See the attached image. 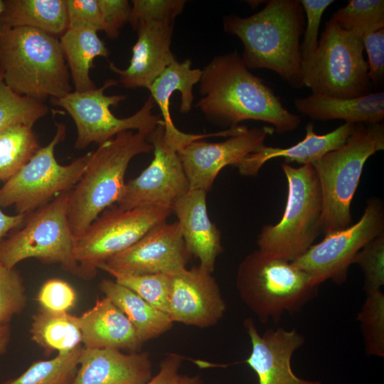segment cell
<instances>
[{"instance_id":"cell-17","label":"cell","mask_w":384,"mask_h":384,"mask_svg":"<svg viewBox=\"0 0 384 384\" xmlns=\"http://www.w3.org/2000/svg\"><path fill=\"white\" fill-rule=\"evenodd\" d=\"M225 309L210 272L198 266L171 274L166 314L173 322L208 327L219 321Z\"/></svg>"},{"instance_id":"cell-40","label":"cell","mask_w":384,"mask_h":384,"mask_svg":"<svg viewBox=\"0 0 384 384\" xmlns=\"http://www.w3.org/2000/svg\"><path fill=\"white\" fill-rule=\"evenodd\" d=\"M76 299L73 287L67 282L57 278L45 282L36 296L40 309L54 313L68 312L75 306Z\"/></svg>"},{"instance_id":"cell-33","label":"cell","mask_w":384,"mask_h":384,"mask_svg":"<svg viewBox=\"0 0 384 384\" xmlns=\"http://www.w3.org/2000/svg\"><path fill=\"white\" fill-rule=\"evenodd\" d=\"M48 110L43 102L12 91L4 82L0 72V131L18 123L33 126Z\"/></svg>"},{"instance_id":"cell-24","label":"cell","mask_w":384,"mask_h":384,"mask_svg":"<svg viewBox=\"0 0 384 384\" xmlns=\"http://www.w3.org/2000/svg\"><path fill=\"white\" fill-rule=\"evenodd\" d=\"M296 110L318 121L342 119L351 124H376L384 119V92L354 97H335L311 94L294 100Z\"/></svg>"},{"instance_id":"cell-47","label":"cell","mask_w":384,"mask_h":384,"mask_svg":"<svg viewBox=\"0 0 384 384\" xmlns=\"http://www.w3.org/2000/svg\"><path fill=\"white\" fill-rule=\"evenodd\" d=\"M4 9V0H0V16Z\"/></svg>"},{"instance_id":"cell-2","label":"cell","mask_w":384,"mask_h":384,"mask_svg":"<svg viewBox=\"0 0 384 384\" xmlns=\"http://www.w3.org/2000/svg\"><path fill=\"white\" fill-rule=\"evenodd\" d=\"M304 27L299 0H270L249 17L233 14L223 21L224 31L241 41L248 69L272 70L295 89L304 86L299 43Z\"/></svg>"},{"instance_id":"cell-43","label":"cell","mask_w":384,"mask_h":384,"mask_svg":"<svg viewBox=\"0 0 384 384\" xmlns=\"http://www.w3.org/2000/svg\"><path fill=\"white\" fill-rule=\"evenodd\" d=\"M361 41L368 56V78L375 85L384 75V28L365 34Z\"/></svg>"},{"instance_id":"cell-42","label":"cell","mask_w":384,"mask_h":384,"mask_svg":"<svg viewBox=\"0 0 384 384\" xmlns=\"http://www.w3.org/2000/svg\"><path fill=\"white\" fill-rule=\"evenodd\" d=\"M102 14L103 31L110 39L117 38L120 29L129 21L132 6L127 0H97Z\"/></svg>"},{"instance_id":"cell-39","label":"cell","mask_w":384,"mask_h":384,"mask_svg":"<svg viewBox=\"0 0 384 384\" xmlns=\"http://www.w3.org/2000/svg\"><path fill=\"white\" fill-rule=\"evenodd\" d=\"M129 23L133 30L149 21L174 22L181 14L184 0H134Z\"/></svg>"},{"instance_id":"cell-38","label":"cell","mask_w":384,"mask_h":384,"mask_svg":"<svg viewBox=\"0 0 384 384\" xmlns=\"http://www.w3.org/2000/svg\"><path fill=\"white\" fill-rule=\"evenodd\" d=\"M334 0H301L300 3L306 17L304 38L300 44L304 74L309 67L318 48L319 31L322 16Z\"/></svg>"},{"instance_id":"cell-5","label":"cell","mask_w":384,"mask_h":384,"mask_svg":"<svg viewBox=\"0 0 384 384\" xmlns=\"http://www.w3.org/2000/svg\"><path fill=\"white\" fill-rule=\"evenodd\" d=\"M383 150V124H356L343 145L311 164L321 192V233L324 235L351 225V204L364 165L368 158Z\"/></svg>"},{"instance_id":"cell-30","label":"cell","mask_w":384,"mask_h":384,"mask_svg":"<svg viewBox=\"0 0 384 384\" xmlns=\"http://www.w3.org/2000/svg\"><path fill=\"white\" fill-rule=\"evenodd\" d=\"M40 148L31 125L14 124L0 131V181L14 176Z\"/></svg>"},{"instance_id":"cell-29","label":"cell","mask_w":384,"mask_h":384,"mask_svg":"<svg viewBox=\"0 0 384 384\" xmlns=\"http://www.w3.org/2000/svg\"><path fill=\"white\" fill-rule=\"evenodd\" d=\"M30 333L31 340L46 352L65 354L82 343L78 316L68 312L54 313L39 308L32 317Z\"/></svg>"},{"instance_id":"cell-32","label":"cell","mask_w":384,"mask_h":384,"mask_svg":"<svg viewBox=\"0 0 384 384\" xmlns=\"http://www.w3.org/2000/svg\"><path fill=\"white\" fill-rule=\"evenodd\" d=\"M331 18L361 39L365 34L384 28V1L351 0Z\"/></svg>"},{"instance_id":"cell-45","label":"cell","mask_w":384,"mask_h":384,"mask_svg":"<svg viewBox=\"0 0 384 384\" xmlns=\"http://www.w3.org/2000/svg\"><path fill=\"white\" fill-rule=\"evenodd\" d=\"M26 214H17L8 215L0 209V240L8 233L9 231L21 227L25 220Z\"/></svg>"},{"instance_id":"cell-15","label":"cell","mask_w":384,"mask_h":384,"mask_svg":"<svg viewBox=\"0 0 384 384\" xmlns=\"http://www.w3.org/2000/svg\"><path fill=\"white\" fill-rule=\"evenodd\" d=\"M190 255L178 222L164 221L110 257L100 269L109 274H172L186 268Z\"/></svg>"},{"instance_id":"cell-6","label":"cell","mask_w":384,"mask_h":384,"mask_svg":"<svg viewBox=\"0 0 384 384\" xmlns=\"http://www.w3.org/2000/svg\"><path fill=\"white\" fill-rule=\"evenodd\" d=\"M236 286L243 302L262 323L300 311L319 287L292 262L259 249L240 262Z\"/></svg>"},{"instance_id":"cell-28","label":"cell","mask_w":384,"mask_h":384,"mask_svg":"<svg viewBox=\"0 0 384 384\" xmlns=\"http://www.w3.org/2000/svg\"><path fill=\"white\" fill-rule=\"evenodd\" d=\"M201 74V70L191 68V60L183 62L176 60L151 84L149 89L150 96L159 107L166 129L176 127L170 114L171 96L175 91H178L181 100L180 111L188 112L194 99L193 86L200 82Z\"/></svg>"},{"instance_id":"cell-20","label":"cell","mask_w":384,"mask_h":384,"mask_svg":"<svg viewBox=\"0 0 384 384\" xmlns=\"http://www.w3.org/2000/svg\"><path fill=\"white\" fill-rule=\"evenodd\" d=\"M151 377L147 352L124 353L117 349L83 347L71 384H144Z\"/></svg>"},{"instance_id":"cell-16","label":"cell","mask_w":384,"mask_h":384,"mask_svg":"<svg viewBox=\"0 0 384 384\" xmlns=\"http://www.w3.org/2000/svg\"><path fill=\"white\" fill-rule=\"evenodd\" d=\"M274 132L272 127H255L220 142L200 139L184 146L178 153L190 189L207 193L224 167L229 165L237 167L246 156L265 145V139Z\"/></svg>"},{"instance_id":"cell-18","label":"cell","mask_w":384,"mask_h":384,"mask_svg":"<svg viewBox=\"0 0 384 384\" xmlns=\"http://www.w3.org/2000/svg\"><path fill=\"white\" fill-rule=\"evenodd\" d=\"M244 326L252 346L245 362L257 375L259 384H321L299 378L292 370V355L304 342L295 329H268L260 335L252 319H247Z\"/></svg>"},{"instance_id":"cell-27","label":"cell","mask_w":384,"mask_h":384,"mask_svg":"<svg viewBox=\"0 0 384 384\" xmlns=\"http://www.w3.org/2000/svg\"><path fill=\"white\" fill-rule=\"evenodd\" d=\"M73 83L77 92L96 88L90 75L96 57L107 58L110 53L97 31L68 28L59 38Z\"/></svg>"},{"instance_id":"cell-44","label":"cell","mask_w":384,"mask_h":384,"mask_svg":"<svg viewBox=\"0 0 384 384\" xmlns=\"http://www.w3.org/2000/svg\"><path fill=\"white\" fill-rule=\"evenodd\" d=\"M182 358L171 353L160 363L159 372L144 384H203L199 375L189 376L179 373Z\"/></svg>"},{"instance_id":"cell-12","label":"cell","mask_w":384,"mask_h":384,"mask_svg":"<svg viewBox=\"0 0 384 384\" xmlns=\"http://www.w3.org/2000/svg\"><path fill=\"white\" fill-rule=\"evenodd\" d=\"M170 208L158 206L129 210L105 209L79 236L74 253L78 277L91 279L110 257L130 247L155 225L166 221Z\"/></svg>"},{"instance_id":"cell-41","label":"cell","mask_w":384,"mask_h":384,"mask_svg":"<svg viewBox=\"0 0 384 384\" xmlns=\"http://www.w3.org/2000/svg\"><path fill=\"white\" fill-rule=\"evenodd\" d=\"M68 28L103 31L104 24L97 0H65Z\"/></svg>"},{"instance_id":"cell-22","label":"cell","mask_w":384,"mask_h":384,"mask_svg":"<svg viewBox=\"0 0 384 384\" xmlns=\"http://www.w3.org/2000/svg\"><path fill=\"white\" fill-rule=\"evenodd\" d=\"M82 343L87 348H112L139 352L143 343L134 326L109 298L97 299L78 316Z\"/></svg>"},{"instance_id":"cell-25","label":"cell","mask_w":384,"mask_h":384,"mask_svg":"<svg viewBox=\"0 0 384 384\" xmlns=\"http://www.w3.org/2000/svg\"><path fill=\"white\" fill-rule=\"evenodd\" d=\"M100 291L127 317L142 343L170 330L173 321L164 311L151 305L129 288L111 279H103Z\"/></svg>"},{"instance_id":"cell-34","label":"cell","mask_w":384,"mask_h":384,"mask_svg":"<svg viewBox=\"0 0 384 384\" xmlns=\"http://www.w3.org/2000/svg\"><path fill=\"white\" fill-rule=\"evenodd\" d=\"M357 319L361 323L365 351L368 356L384 357V294H366Z\"/></svg>"},{"instance_id":"cell-46","label":"cell","mask_w":384,"mask_h":384,"mask_svg":"<svg viewBox=\"0 0 384 384\" xmlns=\"http://www.w3.org/2000/svg\"><path fill=\"white\" fill-rule=\"evenodd\" d=\"M11 337L9 324H0V355L6 351Z\"/></svg>"},{"instance_id":"cell-23","label":"cell","mask_w":384,"mask_h":384,"mask_svg":"<svg viewBox=\"0 0 384 384\" xmlns=\"http://www.w3.org/2000/svg\"><path fill=\"white\" fill-rule=\"evenodd\" d=\"M355 127L354 124L345 122L330 132L318 134L314 124L309 123L304 138L297 144L285 148L263 145L246 156L237 167L241 175L251 176L257 175L266 162L276 158H282L287 164H311L326 153L343 145Z\"/></svg>"},{"instance_id":"cell-11","label":"cell","mask_w":384,"mask_h":384,"mask_svg":"<svg viewBox=\"0 0 384 384\" xmlns=\"http://www.w3.org/2000/svg\"><path fill=\"white\" fill-rule=\"evenodd\" d=\"M56 132L36 154L0 188V208L14 206L17 214H28L59 194L70 191L80 180L92 157V151L70 164L60 165L54 151L64 140L66 127L56 122Z\"/></svg>"},{"instance_id":"cell-21","label":"cell","mask_w":384,"mask_h":384,"mask_svg":"<svg viewBox=\"0 0 384 384\" xmlns=\"http://www.w3.org/2000/svg\"><path fill=\"white\" fill-rule=\"evenodd\" d=\"M171 210L178 218L189 254L199 259L201 268L212 273L223 246L220 232L208 215L206 192L190 189L175 202Z\"/></svg>"},{"instance_id":"cell-1","label":"cell","mask_w":384,"mask_h":384,"mask_svg":"<svg viewBox=\"0 0 384 384\" xmlns=\"http://www.w3.org/2000/svg\"><path fill=\"white\" fill-rule=\"evenodd\" d=\"M202 96L197 107L212 122L234 128L245 120L272 124L279 134L299 127L300 116L289 112L261 78L253 75L237 52L215 57L202 70Z\"/></svg>"},{"instance_id":"cell-9","label":"cell","mask_w":384,"mask_h":384,"mask_svg":"<svg viewBox=\"0 0 384 384\" xmlns=\"http://www.w3.org/2000/svg\"><path fill=\"white\" fill-rule=\"evenodd\" d=\"M69 192L26 214L20 229L0 240V263L11 269L23 260L35 258L43 264H59L78 275L75 236L68 218Z\"/></svg>"},{"instance_id":"cell-13","label":"cell","mask_w":384,"mask_h":384,"mask_svg":"<svg viewBox=\"0 0 384 384\" xmlns=\"http://www.w3.org/2000/svg\"><path fill=\"white\" fill-rule=\"evenodd\" d=\"M117 83V80L109 79L100 87L85 92H70L61 98L53 100V104L63 107L75 122V149H84L92 143L100 145L125 131L150 134L161 121L152 113L156 104L151 96L133 115L126 118L114 115L110 107L119 105L126 96L107 95L105 91Z\"/></svg>"},{"instance_id":"cell-4","label":"cell","mask_w":384,"mask_h":384,"mask_svg":"<svg viewBox=\"0 0 384 384\" xmlns=\"http://www.w3.org/2000/svg\"><path fill=\"white\" fill-rule=\"evenodd\" d=\"M149 134L125 131L99 145L82 176L70 191L68 218L75 238L118 201L131 160L152 150Z\"/></svg>"},{"instance_id":"cell-3","label":"cell","mask_w":384,"mask_h":384,"mask_svg":"<svg viewBox=\"0 0 384 384\" xmlns=\"http://www.w3.org/2000/svg\"><path fill=\"white\" fill-rule=\"evenodd\" d=\"M0 72L15 93L43 102L72 92L59 38L38 29L0 27Z\"/></svg>"},{"instance_id":"cell-35","label":"cell","mask_w":384,"mask_h":384,"mask_svg":"<svg viewBox=\"0 0 384 384\" xmlns=\"http://www.w3.org/2000/svg\"><path fill=\"white\" fill-rule=\"evenodd\" d=\"M110 274L114 277L115 282L129 288L151 305L166 314L171 274Z\"/></svg>"},{"instance_id":"cell-37","label":"cell","mask_w":384,"mask_h":384,"mask_svg":"<svg viewBox=\"0 0 384 384\" xmlns=\"http://www.w3.org/2000/svg\"><path fill=\"white\" fill-rule=\"evenodd\" d=\"M353 264L361 268L366 294L381 290L384 284V233L368 242L355 256Z\"/></svg>"},{"instance_id":"cell-10","label":"cell","mask_w":384,"mask_h":384,"mask_svg":"<svg viewBox=\"0 0 384 384\" xmlns=\"http://www.w3.org/2000/svg\"><path fill=\"white\" fill-rule=\"evenodd\" d=\"M363 52L361 38L331 18L304 74V85L312 94L335 97H354L369 93L370 81Z\"/></svg>"},{"instance_id":"cell-36","label":"cell","mask_w":384,"mask_h":384,"mask_svg":"<svg viewBox=\"0 0 384 384\" xmlns=\"http://www.w3.org/2000/svg\"><path fill=\"white\" fill-rule=\"evenodd\" d=\"M27 302L23 278L15 268L0 263V324H8Z\"/></svg>"},{"instance_id":"cell-31","label":"cell","mask_w":384,"mask_h":384,"mask_svg":"<svg viewBox=\"0 0 384 384\" xmlns=\"http://www.w3.org/2000/svg\"><path fill=\"white\" fill-rule=\"evenodd\" d=\"M83 346L52 359L33 362L18 377L2 384H71L78 369Z\"/></svg>"},{"instance_id":"cell-8","label":"cell","mask_w":384,"mask_h":384,"mask_svg":"<svg viewBox=\"0 0 384 384\" xmlns=\"http://www.w3.org/2000/svg\"><path fill=\"white\" fill-rule=\"evenodd\" d=\"M287 182L286 206L280 220L262 227L258 249L292 262L302 256L321 233L322 196L311 164H281Z\"/></svg>"},{"instance_id":"cell-26","label":"cell","mask_w":384,"mask_h":384,"mask_svg":"<svg viewBox=\"0 0 384 384\" xmlns=\"http://www.w3.org/2000/svg\"><path fill=\"white\" fill-rule=\"evenodd\" d=\"M0 27H28L61 36L68 29L65 0H4Z\"/></svg>"},{"instance_id":"cell-14","label":"cell","mask_w":384,"mask_h":384,"mask_svg":"<svg viewBox=\"0 0 384 384\" xmlns=\"http://www.w3.org/2000/svg\"><path fill=\"white\" fill-rule=\"evenodd\" d=\"M384 233V205L370 198L361 218L354 224L331 233L313 244L292 262L306 272L317 286L326 280L344 283L356 254L370 240Z\"/></svg>"},{"instance_id":"cell-7","label":"cell","mask_w":384,"mask_h":384,"mask_svg":"<svg viewBox=\"0 0 384 384\" xmlns=\"http://www.w3.org/2000/svg\"><path fill=\"white\" fill-rule=\"evenodd\" d=\"M237 127L210 134H189L176 127L166 129L161 121L148 136L154 159L136 178L125 183L117 207L129 210L158 206L170 208L189 190L190 184L178 151L188 144L210 137H229Z\"/></svg>"},{"instance_id":"cell-19","label":"cell","mask_w":384,"mask_h":384,"mask_svg":"<svg viewBox=\"0 0 384 384\" xmlns=\"http://www.w3.org/2000/svg\"><path fill=\"white\" fill-rule=\"evenodd\" d=\"M174 22L149 21L137 29V40L132 48L129 66L120 69L113 63L110 68L127 88L148 90L154 81L176 59L171 50Z\"/></svg>"}]
</instances>
